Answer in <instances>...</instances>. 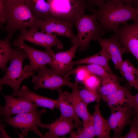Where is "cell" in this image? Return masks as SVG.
I'll return each mask as SVG.
<instances>
[{
  "label": "cell",
  "instance_id": "cell-1",
  "mask_svg": "<svg viewBox=\"0 0 138 138\" xmlns=\"http://www.w3.org/2000/svg\"><path fill=\"white\" fill-rule=\"evenodd\" d=\"M90 10L105 31L113 32L120 25L130 20L138 21V7L126 5L122 0H107L98 9Z\"/></svg>",
  "mask_w": 138,
  "mask_h": 138
},
{
  "label": "cell",
  "instance_id": "cell-2",
  "mask_svg": "<svg viewBox=\"0 0 138 138\" xmlns=\"http://www.w3.org/2000/svg\"><path fill=\"white\" fill-rule=\"evenodd\" d=\"M42 18L36 16L23 0H17L4 7L2 24H5L11 39L17 31L31 28L40 30Z\"/></svg>",
  "mask_w": 138,
  "mask_h": 138
},
{
  "label": "cell",
  "instance_id": "cell-3",
  "mask_svg": "<svg viewBox=\"0 0 138 138\" xmlns=\"http://www.w3.org/2000/svg\"><path fill=\"white\" fill-rule=\"evenodd\" d=\"M26 59H28V57L22 49L18 47L14 49L10 60V65L7 67L4 76L0 78V91L4 85H7L12 89L13 92L18 91L23 81L34 75L36 71L26 72L23 71V63Z\"/></svg>",
  "mask_w": 138,
  "mask_h": 138
},
{
  "label": "cell",
  "instance_id": "cell-4",
  "mask_svg": "<svg viewBox=\"0 0 138 138\" xmlns=\"http://www.w3.org/2000/svg\"><path fill=\"white\" fill-rule=\"evenodd\" d=\"M37 71L38 74L32 76V82L34 84L33 88L35 90L40 88L46 89L51 90H57L63 86H67L72 89L80 87L78 83H74L70 81L69 76L52 68H49L46 66L43 67Z\"/></svg>",
  "mask_w": 138,
  "mask_h": 138
},
{
  "label": "cell",
  "instance_id": "cell-5",
  "mask_svg": "<svg viewBox=\"0 0 138 138\" xmlns=\"http://www.w3.org/2000/svg\"><path fill=\"white\" fill-rule=\"evenodd\" d=\"M74 25L77 32L75 43L78 44L81 52L87 50L90 41L95 38L101 37L105 33L93 13L90 15L83 14Z\"/></svg>",
  "mask_w": 138,
  "mask_h": 138
},
{
  "label": "cell",
  "instance_id": "cell-6",
  "mask_svg": "<svg viewBox=\"0 0 138 138\" xmlns=\"http://www.w3.org/2000/svg\"><path fill=\"white\" fill-rule=\"evenodd\" d=\"M86 9L85 0H51V17L74 25Z\"/></svg>",
  "mask_w": 138,
  "mask_h": 138
},
{
  "label": "cell",
  "instance_id": "cell-7",
  "mask_svg": "<svg viewBox=\"0 0 138 138\" xmlns=\"http://www.w3.org/2000/svg\"><path fill=\"white\" fill-rule=\"evenodd\" d=\"M46 111L44 109L38 110L36 108L28 112L16 114L14 117H6L3 120L7 124L20 130V132L18 133L20 138L24 137L31 131H33L40 137L43 138L44 135L39 131L37 127L41 122L42 116Z\"/></svg>",
  "mask_w": 138,
  "mask_h": 138
},
{
  "label": "cell",
  "instance_id": "cell-8",
  "mask_svg": "<svg viewBox=\"0 0 138 138\" xmlns=\"http://www.w3.org/2000/svg\"><path fill=\"white\" fill-rule=\"evenodd\" d=\"M38 30L31 28L20 31L17 38L13 41V45L20 41H27L43 47L50 52L53 51L51 49L53 47L56 46L60 49L63 48V44L56 35L39 32Z\"/></svg>",
  "mask_w": 138,
  "mask_h": 138
},
{
  "label": "cell",
  "instance_id": "cell-9",
  "mask_svg": "<svg viewBox=\"0 0 138 138\" xmlns=\"http://www.w3.org/2000/svg\"><path fill=\"white\" fill-rule=\"evenodd\" d=\"M113 36L125 49L138 61V21L120 26Z\"/></svg>",
  "mask_w": 138,
  "mask_h": 138
},
{
  "label": "cell",
  "instance_id": "cell-10",
  "mask_svg": "<svg viewBox=\"0 0 138 138\" xmlns=\"http://www.w3.org/2000/svg\"><path fill=\"white\" fill-rule=\"evenodd\" d=\"M14 45L22 49L29 60V64L25 65L23 69L26 72L37 71L47 64L50 65L54 54L53 51L46 50L43 51L37 49L27 45L23 41H20Z\"/></svg>",
  "mask_w": 138,
  "mask_h": 138
},
{
  "label": "cell",
  "instance_id": "cell-11",
  "mask_svg": "<svg viewBox=\"0 0 138 138\" xmlns=\"http://www.w3.org/2000/svg\"><path fill=\"white\" fill-rule=\"evenodd\" d=\"M40 29L42 32L50 34L56 33L69 38L72 44L77 41L76 35L73 31V25L66 21L51 17L42 18Z\"/></svg>",
  "mask_w": 138,
  "mask_h": 138
},
{
  "label": "cell",
  "instance_id": "cell-12",
  "mask_svg": "<svg viewBox=\"0 0 138 138\" xmlns=\"http://www.w3.org/2000/svg\"><path fill=\"white\" fill-rule=\"evenodd\" d=\"M1 94L4 98L5 103L3 107L0 106V114L3 118L27 112L37 108V107L27 98L22 97L16 98L13 95H6Z\"/></svg>",
  "mask_w": 138,
  "mask_h": 138
},
{
  "label": "cell",
  "instance_id": "cell-13",
  "mask_svg": "<svg viewBox=\"0 0 138 138\" xmlns=\"http://www.w3.org/2000/svg\"><path fill=\"white\" fill-rule=\"evenodd\" d=\"M38 126L48 130L44 135L43 138H57L70 134L74 129H77L72 120L61 117L50 124L41 122Z\"/></svg>",
  "mask_w": 138,
  "mask_h": 138
},
{
  "label": "cell",
  "instance_id": "cell-14",
  "mask_svg": "<svg viewBox=\"0 0 138 138\" xmlns=\"http://www.w3.org/2000/svg\"><path fill=\"white\" fill-rule=\"evenodd\" d=\"M97 41L101 49L106 51L110 56L115 68L119 70L120 66L123 61V54L126 52L125 49L113 35L110 38H105L96 37L93 40Z\"/></svg>",
  "mask_w": 138,
  "mask_h": 138
},
{
  "label": "cell",
  "instance_id": "cell-15",
  "mask_svg": "<svg viewBox=\"0 0 138 138\" xmlns=\"http://www.w3.org/2000/svg\"><path fill=\"white\" fill-rule=\"evenodd\" d=\"M78 48V44L75 43L72 44L68 50L54 53L49 65L52 68L65 75L72 69L71 63Z\"/></svg>",
  "mask_w": 138,
  "mask_h": 138
},
{
  "label": "cell",
  "instance_id": "cell-16",
  "mask_svg": "<svg viewBox=\"0 0 138 138\" xmlns=\"http://www.w3.org/2000/svg\"><path fill=\"white\" fill-rule=\"evenodd\" d=\"M12 95L18 97H26L38 107L50 109L53 111L54 109L57 107L56 100L39 95L34 92L31 91L26 85L22 86L20 89L16 92H13Z\"/></svg>",
  "mask_w": 138,
  "mask_h": 138
},
{
  "label": "cell",
  "instance_id": "cell-17",
  "mask_svg": "<svg viewBox=\"0 0 138 138\" xmlns=\"http://www.w3.org/2000/svg\"><path fill=\"white\" fill-rule=\"evenodd\" d=\"M80 87L72 89L71 93L67 91H64L65 98L73 106L77 115L83 121L82 126L86 124L89 121L92 116L89 112L87 105L81 99L78 93Z\"/></svg>",
  "mask_w": 138,
  "mask_h": 138
},
{
  "label": "cell",
  "instance_id": "cell-18",
  "mask_svg": "<svg viewBox=\"0 0 138 138\" xmlns=\"http://www.w3.org/2000/svg\"><path fill=\"white\" fill-rule=\"evenodd\" d=\"M99 101L97 102L95 106V111L92 115L95 136L98 138H110L111 129L108 120L105 119L99 109Z\"/></svg>",
  "mask_w": 138,
  "mask_h": 138
},
{
  "label": "cell",
  "instance_id": "cell-19",
  "mask_svg": "<svg viewBox=\"0 0 138 138\" xmlns=\"http://www.w3.org/2000/svg\"><path fill=\"white\" fill-rule=\"evenodd\" d=\"M59 97L57 99V107L60 112V117L72 120L75 124L77 129L80 128L82 123L76 114L73 106L65 97L64 91L62 88L57 90Z\"/></svg>",
  "mask_w": 138,
  "mask_h": 138
},
{
  "label": "cell",
  "instance_id": "cell-20",
  "mask_svg": "<svg viewBox=\"0 0 138 138\" xmlns=\"http://www.w3.org/2000/svg\"><path fill=\"white\" fill-rule=\"evenodd\" d=\"M111 60L109 55L104 50L101 49L100 51L91 56L85 57L76 61H73L71 65L83 64H94L103 67L108 72L115 75L110 67L109 62Z\"/></svg>",
  "mask_w": 138,
  "mask_h": 138
},
{
  "label": "cell",
  "instance_id": "cell-21",
  "mask_svg": "<svg viewBox=\"0 0 138 138\" xmlns=\"http://www.w3.org/2000/svg\"><path fill=\"white\" fill-rule=\"evenodd\" d=\"M130 93L126 88L122 86L111 94L105 95L99 94L100 99L106 102L109 107L127 106L128 96Z\"/></svg>",
  "mask_w": 138,
  "mask_h": 138
},
{
  "label": "cell",
  "instance_id": "cell-22",
  "mask_svg": "<svg viewBox=\"0 0 138 138\" xmlns=\"http://www.w3.org/2000/svg\"><path fill=\"white\" fill-rule=\"evenodd\" d=\"M37 17L43 18L51 17V0H23Z\"/></svg>",
  "mask_w": 138,
  "mask_h": 138
},
{
  "label": "cell",
  "instance_id": "cell-23",
  "mask_svg": "<svg viewBox=\"0 0 138 138\" xmlns=\"http://www.w3.org/2000/svg\"><path fill=\"white\" fill-rule=\"evenodd\" d=\"M116 114L118 123L117 135L115 138H120L126 126L130 124L133 116L134 110L127 106L115 107Z\"/></svg>",
  "mask_w": 138,
  "mask_h": 138
},
{
  "label": "cell",
  "instance_id": "cell-24",
  "mask_svg": "<svg viewBox=\"0 0 138 138\" xmlns=\"http://www.w3.org/2000/svg\"><path fill=\"white\" fill-rule=\"evenodd\" d=\"M129 85L138 89V70L128 60H123L119 70Z\"/></svg>",
  "mask_w": 138,
  "mask_h": 138
},
{
  "label": "cell",
  "instance_id": "cell-25",
  "mask_svg": "<svg viewBox=\"0 0 138 138\" xmlns=\"http://www.w3.org/2000/svg\"><path fill=\"white\" fill-rule=\"evenodd\" d=\"M101 79L98 89L100 95H105L111 94L122 87L120 84L119 77L115 75Z\"/></svg>",
  "mask_w": 138,
  "mask_h": 138
},
{
  "label": "cell",
  "instance_id": "cell-26",
  "mask_svg": "<svg viewBox=\"0 0 138 138\" xmlns=\"http://www.w3.org/2000/svg\"><path fill=\"white\" fill-rule=\"evenodd\" d=\"M10 39L7 37L0 39V68L3 71L6 70L7 64L10 61L14 49L11 46Z\"/></svg>",
  "mask_w": 138,
  "mask_h": 138
},
{
  "label": "cell",
  "instance_id": "cell-27",
  "mask_svg": "<svg viewBox=\"0 0 138 138\" xmlns=\"http://www.w3.org/2000/svg\"><path fill=\"white\" fill-rule=\"evenodd\" d=\"M82 128L77 131H72L70 133V138H93L95 136L93 126V119L92 115L89 121Z\"/></svg>",
  "mask_w": 138,
  "mask_h": 138
},
{
  "label": "cell",
  "instance_id": "cell-28",
  "mask_svg": "<svg viewBox=\"0 0 138 138\" xmlns=\"http://www.w3.org/2000/svg\"><path fill=\"white\" fill-rule=\"evenodd\" d=\"M78 95L82 100L87 106L90 103L99 101L100 95L97 91L88 89L86 88L81 90L78 89Z\"/></svg>",
  "mask_w": 138,
  "mask_h": 138
},
{
  "label": "cell",
  "instance_id": "cell-29",
  "mask_svg": "<svg viewBox=\"0 0 138 138\" xmlns=\"http://www.w3.org/2000/svg\"><path fill=\"white\" fill-rule=\"evenodd\" d=\"M75 74V82L78 83L82 82L90 74L88 71L85 67L84 65L79 66L65 74L66 77L73 74Z\"/></svg>",
  "mask_w": 138,
  "mask_h": 138
},
{
  "label": "cell",
  "instance_id": "cell-30",
  "mask_svg": "<svg viewBox=\"0 0 138 138\" xmlns=\"http://www.w3.org/2000/svg\"><path fill=\"white\" fill-rule=\"evenodd\" d=\"M84 66L90 74L95 75L101 79L114 75L109 73L103 67L97 64H89Z\"/></svg>",
  "mask_w": 138,
  "mask_h": 138
},
{
  "label": "cell",
  "instance_id": "cell-31",
  "mask_svg": "<svg viewBox=\"0 0 138 138\" xmlns=\"http://www.w3.org/2000/svg\"><path fill=\"white\" fill-rule=\"evenodd\" d=\"M101 82L100 78L95 75L90 74L83 83L86 88L91 90L98 91Z\"/></svg>",
  "mask_w": 138,
  "mask_h": 138
},
{
  "label": "cell",
  "instance_id": "cell-32",
  "mask_svg": "<svg viewBox=\"0 0 138 138\" xmlns=\"http://www.w3.org/2000/svg\"><path fill=\"white\" fill-rule=\"evenodd\" d=\"M129 130L124 136L121 135L120 138H138V116H134L130 123Z\"/></svg>",
  "mask_w": 138,
  "mask_h": 138
},
{
  "label": "cell",
  "instance_id": "cell-33",
  "mask_svg": "<svg viewBox=\"0 0 138 138\" xmlns=\"http://www.w3.org/2000/svg\"><path fill=\"white\" fill-rule=\"evenodd\" d=\"M109 107L111 109V114L108 121L110 127L114 132V135L113 138H115L117 134L118 129V123L116 114L115 109L114 106H110Z\"/></svg>",
  "mask_w": 138,
  "mask_h": 138
},
{
  "label": "cell",
  "instance_id": "cell-34",
  "mask_svg": "<svg viewBox=\"0 0 138 138\" xmlns=\"http://www.w3.org/2000/svg\"><path fill=\"white\" fill-rule=\"evenodd\" d=\"M134 110L133 116H138V93L132 95L130 93L128 96L127 106Z\"/></svg>",
  "mask_w": 138,
  "mask_h": 138
},
{
  "label": "cell",
  "instance_id": "cell-35",
  "mask_svg": "<svg viewBox=\"0 0 138 138\" xmlns=\"http://www.w3.org/2000/svg\"><path fill=\"white\" fill-rule=\"evenodd\" d=\"M87 6V8L90 10L95 7L99 8L107 0H85Z\"/></svg>",
  "mask_w": 138,
  "mask_h": 138
},
{
  "label": "cell",
  "instance_id": "cell-36",
  "mask_svg": "<svg viewBox=\"0 0 138 138\" xmlns=\"http://www.w3.org/2000/svg\"><path fill=\"white\" fill-rule=\"evenodd\" d=\"M2 120L0 119V133L2 136L3 138H10L6 131L5 129V125L2 123Z\"/></svg>",
  "mask_w": 138,
  "mask_h": 138
},
{
  "label": "cell",
  "instance_id": "cell-37",
  "mask_svg": "<svg viewBox=\"0 0 138 138\" xmlns=\"http://www.w3.org/2000/svg\"><path fill=\"white\" fill-rule=\"evenodd\" d=\"M124 4L133 8L138 7V0H122Z\"/></svg>",
  "mask_w": 138,
  "mask_h": 138
},
{
  "label": "cell",
  "instance_id": "cell-38",
  "mask_svg": "<svg viewBox=\"0 0 138 138\" xmlns=\"http://www.w3.org/2000/svg\"><path fill=\"white\" fill-rule=\"evenodd\" d=\"M4 0H0V24H2L4 10Z\"/></svg>",
  "mask_w": 138,
  "mask_h": 138
},
{
  "label": "cell",
  "instance_id": "cell-39",
  "mask_svg": "<svg viewBox=\"0 0 138 138\" xmlns=\"http://www.w3.org/2000/svg\"><path fill=\"white\" fill-rule=\"evenodd\" d=\"M17 0H4V7L7 5Z\"/></svg>",
  "mask_w": 138,
  "mask_h": 138
},
{
  "label": "cell",
  "instance_id": "cell-40",
  "mask_svg": "<svg viewBox=\"0 0 138 138\" xmlns=\"http://www.w3.org/2000/svg\"><path fill=\"white\" fill-rule=\"evenodd\" d=\"M2 137V136L0 133V138H1Z\"/></svg>",
  "mask_w": 138,
  "mask_h": 138
}]
</instances>
